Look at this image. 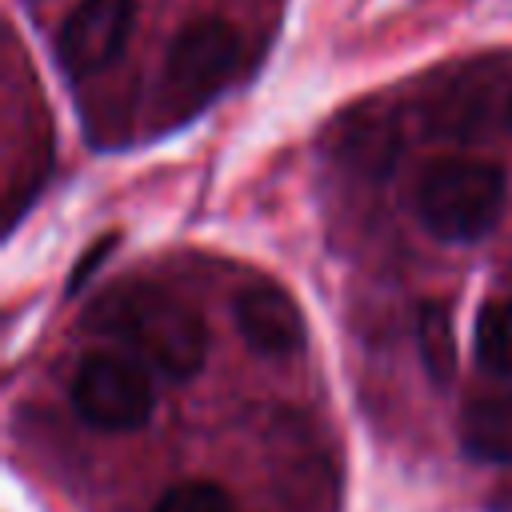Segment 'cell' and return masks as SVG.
<instances>
[{
    "label": "cell",
    "instance_id": "cell-6",
    "mask_svg": "<svg viewBox=\"0 0 512 512\" xmlns=\"http://www.w3.org/2000/svg\"><path fill=\"white\" fill-rule=\"evenodd\" d=\"M236 328L244 344L260 356H292L308 340V324L300 304L276 280H252L232 300Z\"/></svg>",
    "mask_w": 512,
    "mask_h": 512
},
{
    "label": "cell",
    "instance_id": "cell-10",
    "mask_svg": "<svg viewBox=\"0 0 512 512\" xmlns=\"http://www.w3.org/2000/svg\"><path fill=\"white\" fill-rule=\"evenodd\" d=\"M476 360L484 372L512 380V300H492L476 320Z\"/></svg>",
    "mask_w": 512,
    "mask_h": 512
},
{
    "label": "cell",
    "instance_id": "cell-7",
    "mask_svg": "<svg viewBox=\"0 0 512 512\" xmlns=\"http://www.w3.org/2000/svg\"><path fill=\"white\" fill-rule=\"evenodd\" d=\"M460 448L476 464H512V388L484 392L464 404Z\"/></svg>",
    "mask_w": 512,
    "mask_h": 512
},
{
    "label": "cell",
    "instance_id": "cell-13",
    "mask_svg": "<svg viewBox=\"0 0 512 512\" xmlns=\"http://www.w3.org/2000/svg\"><path fill=\"white\" fill-rule=\"evenodd\" d=\"M508 116H512V108H508Z\"/></svg>",
    "mask_w": 512,
    "mask_h": 512
},
{
    "label": "cell",
    "instance_id": "cell-5",
    "mask_svg": "<svg viewBox=\"0 0 512 512\" xmlns=\"http://www.w3.org/2000/svg\"><path fill=\"white\" fill-rule=\"evenodd\" d=\"M136 0H80L60 32H56V60L72 80L104 72L112 60H120L128 32H132Z\"/></svg>",
    "mask_w": 512,
    "mask_h": 512
},
{
    "label": "cell",
    "instance_id": "cell-11",
    "mask_svg": "<svg viewBox=\"0 0 512 512\" xmlns=\"http://www.w3.org/2000/svg\"><path fill=\"white\" fill-rule=\"evenodd\" d=\"M344 152L352 164H364L372 172H388L392 156H396V132H392V120H348V132H344Z\"/></svg>",
    "mask_w": 512,
    "mask_h": 512
},
{
    "label": "cell",
    "instance_id": "cell-4",
    "mask_svg": "<svg viewBox=\"0 0 512 512\" xmlns=\"http://www.w3.org/2000/svg\"><path fill=\"white\" fill-rule=\"evenodd\" d=\"M236 68H240V32L216 16L184 24L164 56L168 88L192 104L224 92V84L232 80Z\"/></svg>",
    "mask_w": 512,
    "mask_h": 512
},
{
    "label": "cell",
    "instance_id": "cell-3",
    "mask_svg": "<svg viewBox=\"0 0 512 512\" xmlns=\"http://www.w3.org/2000/svg\"><path fill=\"white\" fill-rule=\"evenodd\" d=\"M72 408L96 432H136L152 420V372L128 352H92L72 376Z\"/></svg>",
    "mask_w": 512,
    "mask_h": 512
},
{
    "label": "cell",
    "instance_id": "cell-1",
    "mask_svg": "<svg viewBox=\"0 0 512 512\" xmlns=\"http://www.w3.org/2000/svg\"><path fill=\"white\" fill-rule=\"evenodd\" d=\"M88 328L160 380H192L208 356L204 316L152 284H120L104 292L88 312Z\"/></svg>",
    "mask_w": 512,
    "mask_h": 512
},
{
    "label": "cell",
    "instance_id": "cell-2",
    "mask_svg": "<svg viewBox=\"0 0 512 512\" xmlns=\"http://www.w3.org/2000/svg\"><path fill=\"white\" fill-rule=\"evenodd\" d=\"M504 172L476 156H440L416 180V216L444 244H476L504 216Z\"/></svg>",
    "mask_w": 512,
    "mask_h": 512
},
{
    "label": "cell",
    "instance_id": "cell-9",
    "mask_svg": "<svg viewBox=\"0 0 512 512\" xmlns=\"http://www.w3.org/2000/svg\"><path fill=\"white\" fill-rule=\"evenodd\" d=\"M416 352L432 384H448L456 376V332L452 312L440 300H424L416 312Z\"/></svg>",
    "mask_w": 512,
    "mask_h": 512
},
{
    "label": "cell",
    "instance_id": "cell-12",
    "mask_svg": "<svg viewBox=\"0 0 512 512\" xmlns=\"http://www.w3.org/2000/svg\"><path fill=\"white\" fill-rule=\"evenodd\" d=\"M152 512H240V508L232 492L216 480H180L152 504Z\"/></svg>",
    "mask_w": 512,
    "mask_h": 512
},
{
    "label": "cell",
    "instance_id": "cell-8",
    "mask_svg": "<svg viewBox=\"0 0 512 512\" xmlns=\"http://www.w3.org/2000/svg\"><path fill=\"white\" fill-rule=\"evenodd\" d=\"M276 480H280V500L292 504L296 512H320V504L332 508V484H324V456L296 432L280 436L276 452Z\"/></svg>",
    "mask_w": 512,
    "mask_h": 512
}]
</instances>
